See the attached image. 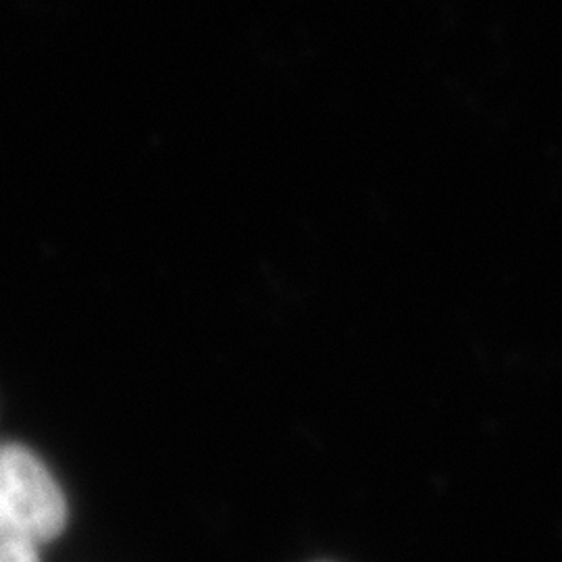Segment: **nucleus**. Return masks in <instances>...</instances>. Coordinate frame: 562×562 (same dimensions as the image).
<instances>
[{"label": "nucleus", "mask_w": 562, "mask_h": 562, "mask_svg": "<svg viewBox=\"0 0 562 562\" xmlns=\"http://www.w3.org/2000/svg\"><path fill=\"white\" fill-rule=\"evenodd\" d=\"M67 503L44 462L18 443L0 446V543L50 542L65 529Z\"/></svg>", "instance_id": "nucleus-1"}, {"label": "nucleus", "mask_w": 562, "mask_h": 562, "mask_svg": "<svg viewBox=\"0 0 562 562\" xmlns=\"http://www.w3.org/2000/svg\"><path fill=\"white\" fill-rule=\"evenodd\" d=\"M0 562H41L38 546L27 542H2Z\"/></svg>", "instance_id": "nucleus-2"}]
</instances>
